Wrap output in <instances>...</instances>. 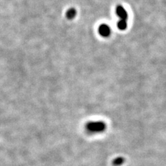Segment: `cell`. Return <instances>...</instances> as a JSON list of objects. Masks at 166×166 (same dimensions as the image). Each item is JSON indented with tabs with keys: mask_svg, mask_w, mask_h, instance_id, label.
I'll list each match as a JSON object with an SVG mask.
<instances>
[{
	"mask_svg": "<svg viewBox=\"0 0 166 166\" xmlns=\"http://www.w3.org/2000/svg\"><path fill=\"white\" fill-rule=\"evenodd\" d=\"M85 129L90 134H98L105 132L107 129V125L104 121H90L85 125Z\"/></svg>",
	"mask_w": 166,
	"mask_h": 166,
	"instance_id": "6da1fadb",
	"label": "cell"
},
{
	"mask_svg": "<svg viewBox=\"0 0 166 166\" xmlns=\"http://www.w3.org/2000/svg\"><path fill=\"white\" fill-rule=\"evenodd\" d=\"M116 13L118 16L120 17V19L122 20H127L128 19V14L127 11L125 10L123 6L121 5H118L116 8Z\"/></svg>",
	"mask_w": 166,
	"mask_h": 166,
	"instance_id": "7a4b0ae2",
	"label": "cell"
},
{
	"mask_svg": "<svg viewBox=\"0 0 166 166\" xmlns=\"http://www.w3.org/2000/svg\"><path fill=\"white\" fill-rule=\"evenodd\" d=\"M98 33L101 36L107 37H109L111 34V29L109 26L106 24H101L98 27Z\"/></svg>",
	"mask_w": 166,
	"mask_h": 166,
	"instance_id": "3957f363",
	"label": "cell"
},
{
	"mask_svg": "<svg viewBox=\"0 0 166 166\" xmlns=\"http://www.w3.org/2000/svg\"><path fill=\"white\" fill-rule=\"evenodd\" d=\"M76 15V10L75 8H70L68 9L66 13V17L68 19H74Z\"/></svg>",
	"mask_w": 166,
	"mask_h": 166,
	"instance_id": "277c9868",
	"label": "cell"
},
{
	"mask_svg": "<svg viewBox=\"0 0 166 166\" xmlns=\"http://www.w3.org/2000/svg\"><path fill=\"white\" fill-rule=\"evenodd\" d=\"M117 26H118V28L120 30H122V31L125 30L127 26V23L125 20H122V19H120V20L118 22V23H117Z\"/></svg>",
	"mask_w": 166,
	"mask_h": 166,
	"instance_id": "5b68a950",
	"label": "cell"
},
{
	"mask_svg": "<svg viewBox=\"0 0 166 166\" xmlns=\"http://www.w3.org/2000/svg\"><path fill=\"white\" fill-rule=\"evenodd\" d=\"M125 162V159L123 157H118L113 161V165L115 166H119L123 165Z\"/></svg>",
	"mask_w": 166,
	"mask_h": 166,
	"instance_id": "8992f818",
	"label": "cell"
}]
</instances>
